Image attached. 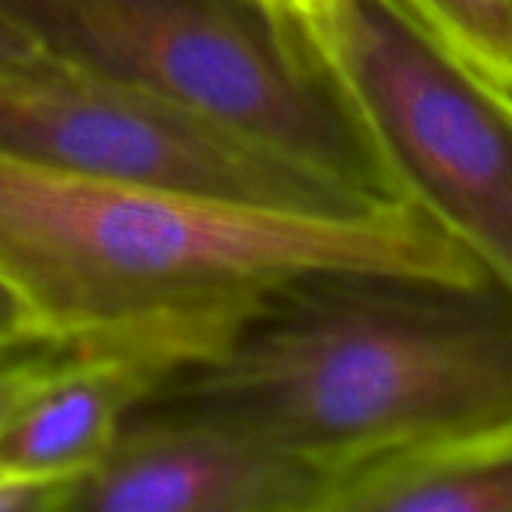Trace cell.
Masks as SVG:
<instances>
[{
	"label": "cell",
	"instance_id": "obj_4",
	"mask_svg": "<svg viewBox=\"0 0 512 512\" xmlns=\"http://www.w3.org/2000/svg\"><path fill=\"white\" fill-rule=\"evenodd\" d=\"M312 24L399 192L512 291V87L405 0H324Z\"/></svg>",
	"mask_w": 512,
	"mask_h": 512
},
{
	"label": "cell",
	"instance_id": "obj_8",
	"mask_svg": "<svg viewBox=\"0 0 512 512\" xmlns=\"http://www.w3.org/2000/svg\"><path fill=\"white\" fill-rule=\"evenodd\" d=\"M474 66L512 87V0H405Z\"/></svg>",
	"mask_w": 512,
	"mask_h": 512
},
{
	"label": "cell",
	"instance_id": "obj_2",
	"mask_svg": "<svg viewBox=\"0 0 512 512\" xmlns=\"http://www.w3.org/2000/svg\"><path fill=\"white\" fill-rule=\"evenodd\" d=\"M321 267L486 273L408 204L306 213L0 156V279L42 339L243 318Z\"/></svg>",
	"mask_w": 512,
	"mask_h": 512
},
{
	"label": "cell",
	"instance_id": "obj_5",
	"mask_svg": "<svg viewBox=\"0 0 512 512\" xmlns=\"http://www.w3.org/2000/svg\"><path fill=\"white\" fill-rule=\"evenodd\" d=\"M0 156L282 210H387L198 111L48 51L0 63Z\"/></svg>",
	"mask_w": 512,
	"mask_h": 512
},
{
	"label": "cell",
	"instance_id": "obj_1",
	"mask_svg": "<svg viewBox=\"0 0 512 512\" xmlns=\"http://www.w3.org/2000/svg\"><path fill=\"white\" fill-rule=\"evenodd\" d=\"M144 408L222 426L330 480L504 426L512 291L489 273H297L261 294L216 354L180 369Z\"/></svg>",
	"mask_w": 512,
	"mask_h": 512
},
{
	"label": "cell",
	"instance_id": "obj_10",
	"mask_svg": "<svg viewBox=\"0 0 512 512\" xmlns=\"http://www.w3.org/2000/svg\"><path fill=\"white\" fill-rule=\"evenodd\" d=\"M81 477L0 471V512H60L69 510L75 483Z\"/></svg>",
	"mask_w": 512,
	"mask_h": 512
},
{
	"label": "cell",
	"instance_id": "obj_7",
	"mask_svg": "<svg viewBox=\"0 0 512 512\" xmlns=\"http://www.w3.org/2000/svg\"><path fill=\"white\" fill-rule=\"evenodd\" d=\"M321 512H512V423L342 471Z\"/></svg>",
	"mask_w": 512,
	"mask_h": 512
},
{
	"label": "cell",
	"instance_id": "obj_12",
	"mask_svg": "<svg viewBox=\"0 0 512 512\" xmlns=\"http://www.w3.org/2000/svg\"><path fill=\"white\" fill-rule=\"evenodd\" d=\"M45 48L36 42V36L30 30H24L6 9H0V63L9 60H27L42 54Z\"/></svg>",
	"mask_w": 512,
	"mask_h": 512
},
{
	"label": "cell",
	"instance_id": "obj_6",
	"mask_svg": "<svg viewBox=\"0 0 512 512\" xmlns=\"http://www.w3.org/2000/svg\"><path fill=\"white\" fill-rule=\"evenodd\" d=\"M330 477L222 426L141 408L72 492L93 512H321Z\"/></svg>",
	"mask_w": 512,
	"mask_h": 512
},
{
	"label": "cell",
	"instance_id": "obj_3",
	"mask_svg": "<svg viewBox=\"0 0 512 512\" xmlns=\"http://www.w3.org/2000/svg\"><path fill=\"white\" fill-rule=\"evenodd\" d=\"M63 60L198 111L339 189L405 204L312 18L282 0H0Z\"/></svg>",
	"mask_w": 512,
	"mask_h": 512
},
{
	"label": "cell",
	"instance_id": "obj_13",
	"mask_svg": "<svg viewBox=\"0 0 512 512\" xmlns=\"http://www.w3.org/2000/svg\"><path fill=\"white\" fill-rule=\"evenodd\" d=\"M282 3H288V6H294V9H300V12H306V15H312L324 0H282Z\"/></svg>",
	"mask_w": 512,
	"mask_h": 512
},
{
	"label": "cell",
	"instance_id": "obj_11",
	"mask_svg": "<svg viewBox=\"0 0 512 512\" xmlns=\"http://www.w3.org/2000/svg\"><path fill=\"white\" fill-rule=\"evenodd\" d=\"M33 342H42L39 327L33 324L24 303L0 279V351L18 348V345H33Z\"/></svg>",
	"mask_w": 512,
	"mask_h": 512
},
{
	"label": "cell",
	"instance_id": "obj_9",
	"mask_svg": "<svg viewBox=\"0 0 512 512\" xmlns=\"http://www.w3.org/2000/svg\"><path fill=\"white\" fill-rule=\"evenodd\" d=\"M69 345L72 339H42L33 345L0 351V432L27 402V396L54 372Z\"/></svg>",
	"mask_w": 512,
	"mask_h": 512
}]
</instances>
